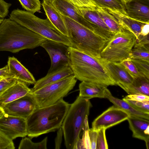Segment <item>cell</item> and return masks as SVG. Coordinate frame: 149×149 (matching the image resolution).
<instances>
[{
    "label": "cell",
    "instance_id": "cell-39",
    "mask_svg": "<svg viewBox=\"0 0 149 149\" xmlns=\"http://www.w3.org/2000/svg\"><path fill=\"white\" fill-rule=\"evenodd\" d=\"M12 4L4 0H0V18H4L9 13V10Z\"/></svg>",
    "mask_w": 149,
    "mask_h": 149
},
{
    "label": "cell",
    "instance_id": "cell-44",
    "mask_svg": "<svg viewBox=\"0 0 149 149\" xmlns=\"http://www.w3.org/2000/svg\"><path fill=\"white\" fill-rule=\"evenodd\" d=\"M149 24H145L142 27L140 35L145 36L149 34Z\"/></svg>",
    "mask_w": 149,
    "mask_h": 149
},
{
    "label": "cell",
    "instance_id": "cell-3",
    "mask_svg": "<svg viewBox=\"0 0 149 149\" xmlns=\"http://www.w3.org/2000/svg\"><path fill=\"white\" fill-rule=\"evenodd\" d=\"M47 40L9 18H4L0 24V51L15 53L33 49Z\"/></svg>",
    "mask_w": 149,
    "mask_h": 149
},
{
    "label": "cell",
    "instance_id": "cell-49",
    "mask_svg": "<svg viewBox=\"0 0 149 149\" xmlns=\"http://www.w3.org/2000/svg\"><path fill=\"white\" fill-rule=\"evenodd\" d=\"M47 0L50 1H51L52 2L53 0Z\"/></svg>",
    "mask_w": 149,
    "mask_h": 149
},
{
    "label": "cell",
    "instance_id": "cell-8",
    "mask_svg": "<svg viewBox=\"0 0 149 149\" xmlns=\"http://www.w3.org/2000/svg\"><path fill=\"white\" fill-rule=\"evenodd\" d=\"M136 40L133 33L123 29L113 35L102 51L100 57L106 62H120L129 58Z\"/></svg>",
    "mask_w": 149,
    "mask_h": 149
},
{
    "label": "cell",
    "instance_id": "cell-4",
    "mask_svg": "<svg viewBox=\"0 0 149 149\" xmlns=\"http://www.w3.org/2000/svg\"><path fill=\"white\" fill-rule=\"evenodd\" d=\"M61 15L71 47L92 56L100 58L102 51L109 41L79 23Z\"/></svg>",
    "mask_w": 149,
    "mask_h": 149
},
{
    "label": "cell",
    "instance_id": "cell-35",
    "mask_svg": "<svg viewBox=\"0 0 149 149\" xmlns=\"http://www.w3.org/2000/svg\"><path fill=\"white\" fill-rule=\"evenodd\" d=\"M120 62L134 78L145 77L138 71L135 65L129 58L125 59Z\"/></svg>",
    "mask_w": 149,
    "mask_h": 149
},
{
    "label": "cell",
    "instance_id": "cell-15",
    "mask_svg": "<svg viewBox=\"0 0 149 149\" xmlns=\"http://www.w3.org/2000/svg\"><path fill=\"white\" fill-rule=\"evenodd\" d=\"M125 6L128 16L137 21L149 24V0H132Z\"/></svg>",
    "mask_w": 149,
    "mask_h": 149
},
{
    "label": "cell",
    "instance_id": "cell-20",
    "mask_svg": "<svg viewBox=\"0 0 149 149\" xmlns=\"http://www.w3.org/2000/svg\"><path fill=\"white\" fill-rule=\"evenodd\" d=\"M31 93V89L26 84L17 81L15 84L8 88L0 97V106L2 107L8 103Z\"/></svg>",
    "mask_w": 149,
    "mask_h": 149
},
{
    "label": "cell",
    "instance_id": "cell-45",
    "mask_svg": "<svg viewBox=\"0 0 149 149\" xmlns=\"http://www.w3.org/2000/svg\"><path fill=\"white\" fill-rule=\"evenodd\" d=\"M5 114V113L3 108L0 106V118H1Z\"/></svg>",
    "mask_w": 149,
    "mask_h": 149
},
{
    "label": "cell",
    "instance_id": "cell-31",
    "mask_svg": "<svg viewBox=\"0 0 149 149\" xmlns=\"http://www.w3.org/2000/svg\"><path fill=\"white\" fill-rule=\"evenodd\" d=\"M22 8L26 11L34 14L40 9L41 3L39 0H18Z\"/></svg>",
    "mask_w": 149,
    "mask_h": 149
},
{
    "label": "cell",
    "instance_id": "cell-16",
    "mask_svg": "<svg viewBox=\"0 0 149 149\" xmlns=\"http://www.w3.org/2000/svg\"><path fill=\"white\" fill-rule=\"evenodd\" d=\"M10 77L27 85L34 84L36 81L32 74L16 58H8L7 62Z\"/></svg>",
    "mask_w": 149,
    "mask_h": 149
},
{
    "label": "cell",
    "instance_id": "cell-2",
    "mask_svg": "<svg viewBox=\"0 0 149 149\" xmlns=\"http://www.w3.org/2000/svg\"><path fill=\"white\" fill-rule=\"evenodd\" d=\"M70 105L63 99L52 105L36 108L26 119L27 136L37 137L61 127Z\"/></svg>",
    "mask_w": 149,
    "mask_h": 149
},
{
    "label": "cell",
    "instance_id": "cell-21",
    "mask_svg": "<svg viewBox=\"0 0 149 149\" xmlns=\"http://www.w3.org/2000/svg\"><path fill=\"white\" fill-rule=\"evenodd\" d=\"M47 18L62 34L67 36L66 27L61 14L53 5L52 2L43 0L42 4Z\"/></svg>",
    "mask_w": 149,
    "mask_h": 149
},
{
    "label": "cell",
    "instance_id": "cell-32",
    "mask_svg": "<svg viewBox=\"0 0 149 149\" xmlns=\"http://www.w3.org/2000/svg\"><path fill=\"white\" fill-rule=\"evenodd\" d=\"M79 9L96 11L97 5L92 0H68Z\"/></svg>",
    "mask_w": 149,
    "mask_h": 149
},
{
    "label": "cell",
    "instance_id": "cell-28",
    "mask_svg": "<svg viewBox=\"0 0 149 149\" xmlns=\"http://www.w3.org/2000/svg\"><path fill=\"white\" fill-rule=\"evenodd\" d=\"M88 116H86L82 128L83 134L81 139L79 138L75 145L74 149H91V143L89 134V129Z\"/></svg>",
    "mask_w": 149,
    "mask_h": 149
},
{
    "label": "cell",
    "instance_id": "cell-43",
    "mask_svg": "<svg viewBox=\"0 0 149 149\" xmlns=\"http://www.w3.org/2000/svg\"><path fill=\"white\" fill-rule=\"evenodd\" d=\"M0 77H10L7 65L3 68H0Z\"/></svg>",
    "mask_w": 149,
    "mask_h": 149
},
{
    "label": "cell",
    "instance_id": "cell-24",
    "mask_svg": "<svg viewBox=\"0 0 149 149\" xmlns=\"http://www.w3.org/2000/svg\"><path fill=\"white\" fill-rule=\"evenodd\" d=\"M77 9L79 13L88 22L106 33L113 35L96 11Z\"/></svg>",
    "mask_w": 149,
    "mask_h": 149
},
{
    "label": "cell",
    "instance_id": "cell-46",
    "mask_svg": "<svg viewBox=\"0 0 149 149\" xmlns=\"http://www.w3.org/2000/svg\"><path fill=\"white\" fill-rule=\"evenodd\" d=\"M125 4L126 3L132 0H122Z\"/></svg>",
    "mask_w": 149,
    "mask_h": 149
},
{
    "label": "cell",
    "instance_id": "cell-36",
    "mask_svg": "<svg viewBox=\"0 0 149 149\" xmlns=\"http://www.w3.org/2000/svg\"><path fill=\"white\" fill-rule=\"evenodd\" d=\"M106 130L102 128L98 131L96 149H107L108 146L105 135Z\"/></svg>",
    "mask_w": 149,
    "mask_h": 149
},
{
    "label": "cell",
    "instance_id": "cell-40",
    "mask_svg": "<svg viewBox=\"0 0 149 149\" xmlns=\"http://www.w3.org/2000/svg\"><path fill=\"white\" fill-rule=\"evenodd\" d=\"M123 100L135 101L149 100V96L139 93L129 94L123 98Z\"/></svg>",
    "mask_w": 149,
    "mask_h": 149
},
{
    "label": "cell",
    "instance_id": "cell-1",
    "mask_svg": "<svg viewBox=\"0 0 149 149\" xmlns=\"http://www.w3.org/2000/svg\"><path fill=\"white\" fill-rule=\"evenodd\" d=\"M68 64L77 79L108 86L116 85L101 58L92 56L71 46L68 47Z\"/></svg>",
    "mask_w": 149,
    "mask_h": 149
},
{
    "label": "cell",
    "instance_id": "cell-5",
    "mask_svg": "<svg viewBox=\"0 0 149 149\" xmlns=\"http://www.w3.org/2000/svg\"><path fill=\"white\" fill-rule=\"evenodd\" d=\"M92 107L90 99L79 96L70 104L61 127L67 149H74L80 138L85 118L88 116Z\"/></svg>",
    "mask_w": 149,
    "mask_h": 149
},
{
    "label": "cell",
    "instance_id": "cell-7",
    "mask_svg": "<svg viewBox=\"0 0 149 149\" xmlns=\"http://www.w3.org/2000/svg\"><path fill=\"white\" fill-rule=\"evenodd\" d=\"M77 80L72 75L31 92L36 108L52 105L63 99L73 89Z\"/></svg>",
    "mask_w": 149,
    "mask_h": 149
},
{
    "label": "cell",
    "instance_id": "cell-18",
    "mask_svg": "<svg viewBox=\"0 0 149 149\" xmlns=\"http://www.w3.org/2000/svg\"><path fill=\"white\" fill-rule=\"evenodd\" d=\"M73 74V72L68 64L62 66L36 81L31 92L37 90L49 84L60 80Z\"/></svg>",
    "mask_w": 149,
    "mask_h": 149
},
{
    "label": "cell",
    "instance_id": "cell-37",
    "mask_svg": "<svg viewBox=\"0 0 149 149\" xmlns=\"http://www.w3.org/2000/svg\"><path fill=\"white\" fill-rule=\"evenodd\" d=\"M17 80L11 77H3L0 80V97L9 88L15 84Z\"/></svg>",
    "mask_w": 149,
    "mask_h": 149
},
{
    "label": "cell",
    "instance_id": "cell-23",
    "mask_svg": "<svg viewBox=\"0 0 149 149\" xmlns=\"http://www.w3.org/2000/svg\"><path fill=\"white\" fill-rule=\"evenodd\" d=\"M105 94L106 98L108 99L114 105L125 111L130 116L149 120V114L139 111L133 108L126 101L113 97L107 88L106 90Z\"/></svg>",
    "mask_w": 149,
    "mask_h": 149
},
{
    "label": "cell",
    "instance_id": "cell-22",
    "mask_svg": "<svg viewBox=\"0 0 149 149\" xmlns=\"http://www.w3.org/2000/svg\"><path fill=\"white\" fill-rule=\"evenodd\" d=\"M107 86L101 84L82 81L79 84V96L87 99L97 97L106 98Z\"/></svg>",
    "mask_w": 149,
    "mask_h": 149
},
{
    "label": "cell",
    "instance_id": "cell-26",
    "mask_svg": "<svg viewBox=\"0 0 149 149\" xmlns=\"http://www.w3.org/2000/svg\"><path fill=\"white\" fill-rule=\"evenodd\" d=\"M97 6L96 11L111 32L114 34L123 29L113 15L102 8Z\"/></svg>",
    "mask_w": 149,
    "mask_h": 149
},
{
    "label": "cell",
    "instance_id": "cell-14",
    "mask_svg": "<svg viewBox=\"0 0 149 149\" xmlns=\"http://www.w3.org/2000/svg\"><path fill=\"white\" fill-rule=\"evenodd\" d=\"M105 65L116 84L127 92L134 78L120 62H105Z\"/></svg>",
    "mask_w": 149,
    "mask_h": 149
},
{
    "label": "cell",
    "instance_id": "cell-19",
    "mask_svg": "<svg viewBox=\"0 0 149 149\" xmlns=\"http://www.w3.org/2000/svg\"><path fill=\"white\" fill-rule=\"evenodd\" d=\"M129 127L132 132V136L149 142V120L132 116H129L127 119Z\"/></svg>",
    "mask_w": 149,
    "mask_h": 149
},
{
    "label": "cell",
    "instance_id": "cell-10",
    "mask_svg": "<svg viewBox=\"0 0 149 149\" xmlns=\"http://www.w3.org/2000/svg\"><path fill=\"white\" fill-rule=\"evenodd\" d=\"M0 130L12 140L27 135L26 119L5 114L0 118Z\"/></svg>",
    "mask_w": 149,
    "mask_h": 149
},
{
    "label": "cell",
    "instance_id": "cell-41",
    "mask_svg": "<svg viewBox=\"0 0 149 149\" xmlns=\"http://www.w3.org/2000/svg\"><path fill=\"white\" fill-rule=\"evenodd\" d=\"M89 134L91 143V149H96L97 132L92 128L89 129Z\"/></svg>",
    "mask_w": 149,
    "mask_h": 149
},
{
    "label": "cell",
    "instance_id": "cell-38",
    "mask_svg": "<svg viewBox=\"0 0 149 149\" xmlns=\"http://www.w3.org/2000/svg\"><path fill=\"white\" fill-rule=\"evenodd\" d=\"M15 148L13 140L0 130V149H14Z\"/></svg>",
    "mask_w": 149,
    "mask_h": 149
},
{
    "label": "cell",
    "instance_id": "cell-29",
    "mask_svg": "<svg viewBox=\"0 0 149 149\" xmlns=\"http://www.w3.org/2000/svg\"><path fill=\"white\" fill-rule=\"evenodd\" d=\"M47 137H45L41 142L34 143L27 137L23 138L20 141L19 149H47Z\"/></svg>",
    "mask_w": 149,
    "mask_h": 149
},
{
    "label": "cell",
    "instance_id": "cell-30",
    "mask_svg": "<svg viewBox=\"0 0 149 149\" xmlns=\"http://www.w3.org/2000/svg\"><path fill=\"white\" fill-rule=\"evenodd\" d=\"M97 5L102 8L118 10L126 14L125 3L122 0H92Z\"/></svg>",
    "mask_w": 149,
    "mask_h": 149
},
{
    "label": "cell",
    "instance_id": "cell-12",
    "mask_svg": "<svg viewBox=\"0 0 149 149\" xmlns=\"http://www.w3.org/2000/svg\"><path fill=\"white\" fill-rule=\"evenodd\" d=\"M2 108L5 114L26 119L36 105L31 93L6 104Z\"/></svg>",
    "mask_w": 149,
    "mask_h": 149
},
{
    "label": "cell",
    "instance_id": "cell-27",
    "mask_svg": "<svg viewBox=\"0 0 149 149\" xmlns=\"http://www.w3.org/2000/svg\"><path fill=\"white\" fill-rule=\"evenodd\" d=\"M129 54V58L149 61V44L136 43Z\"/></svg>",
    "mask_w": 149,
    "mask_h": 149
},
{
    "label": "cell",
    "instance_id": "cell-6",
    "mask_svg": "<svg viewBox=\"0 0 149 149\" xmlns=\"http://www.w3.org/2000/svg\"><path fill=\"white\" fill-rule=\"evenodd\" d=\"M9 19L48 40L71 46L67 37L60 33L47 18L41 19L31 12L17 8L12 11Z\"/></svg>",
    "mask_w": 149,
    "mask_h": 149
},
{
    "label": "cell",
    "instance_id": "cell-11",
    "mask_svg": "<svg viewBox=\"0 0 149 149\" xmlns=\"http://www.w3.org/2000/svg\"><path fill=\"white\" fill-rule=\"evenodd\" d=\"M40 46L46 51L51 59V66L48 73L68 64V53L69 47L62 43L48 40Z\"/></svg>",
    "mask_w": 149,
    "mask_h": 149
},
{
    "label": "cell",
    "instance_id": "cell-25",
    "mask_svg": "<svg viewBox=\"0 0 149 149\" xmlns=\"http://www.w3.org/2000/svg\"><path fill=\"white\" fill-rule=\"evenodd\" d=\"M127 93L128 94L139 93L149 96V79L144 76L134 78Z\"/></svg>",
    "mask_w": 149,
    "mask_h": 149
},
{
    "label": "cell",
    "instance_id": "cell-47",
    "mask_svg": "<svg viewBox=\"0 0 149 149\" xmlns=\"http://www.w3.org/2000/svg\"><path fill=\"white\" fill-rule=\"evenodd\" d=\"M3 19L4 18H0V24L1 23Z\"/></svg>",
    "mask_w": 149,
    "mask_h": 149
},
{
    "label": "cell",
    "instance_id": "cell-33",
    "mask_svg": "<svg viewBox=\"0 0 149 149\" xmlns=\"http://www.w3.org/2000/svg\"><path fill=\"white\" fill-rule=\"evenodd\" d=\"M130 59L135 65L138 71L149 79V61L139 59Z\"/></svg>",
    "mask_w": 149,
    "mask_h": 149
},
{
    "label": "cell",
    "instance_id": "cell-34",
    "mask_svg": "<svg viewBox=\"0 0 149 149\" xmlns=\"http://www.w3.org/2000/svg\"><path fill=\"white\" fill-rule=\"evenodd\" d=\"M123 100L127 102L136 110L143 113L149 114V100L135 101L127 100Z\"/></svg>",
    "mask_w": 149,
    "mask_h": 149
},
{
    "label": "cell",
    "instance_id": "cell-48",
    "mask_svg": "<svg viewBox=\"0 0 149 149\" xmlns=\"http://www.w3.org/2000/svg\"><path fill=\"white\" fill-rule=\"evenodd\" d=\"M3 78V77H0V80H1V79L2 78Z\"/></svg>",
    "mask_w": 149,
    "mask_h": 149
},
{
    "label": "cell",
    "instance_id": "cell-42",
    "mask_svg": "<svg viewBox=\"0 0 149 149\" xmlns=\"http://www.w3.org/2000/svg\"><path fill=\"white\" fill-rule=\"evenodd\" d=\"M57 135L55 139V149L60 148L63 134V131L61 127L58 129Z\"/></svg>",
    "mask_w": 149,
    "mask_h": 149
},
{
    "label": "cell",
    "instance_id": "cell-9",
    "mask_svg": "<svg viewBox=\"0 0 149 149\" xmlns=\"http://www.w3.org/2000/svg\"><path fill=\"white\" fill-rule=\"evenodd\" d=\"M129 116L125 111L114 105L93 120L92 128L97 131L102 128L106 130L127 120Z\"/></svg>",
    "mask_w": 149,
    "mask_h": 149
},
{
    "label": "cell",
    "instance_id": "cell-13",
    "mask_svg": "<svg viewBox=\"0 0 149 149\" xmlns=\"http://www.w3.org/2000/svg\"><path fill=\"white\" fill-rule=\"evenodd\" d=\"M54 6L61 15L67 16L97 34L100 29L85 19L79 13L77 8L68 0H53Z\"/></svg>",
    "mask_w": 149,
    "mask_h": 149
},
{
    "label": "cell",
    "instance_id": "cell-17",
    "mask_svg": "<svg viewBox=\"0 0 149 149\" xmlns=\"http://www.w3.org/2000/svg\"><path fill=\"white\" fill-rule=\"evenodd\" d=\"M102 8L115 17L123 29L133 33L136 39L140 35L142 27L146 24L132 18L127 14L118 10L109 8Z\"/></svg>",
    "mask_w": 149,
    "mask_h": 149
}]
</instances>
